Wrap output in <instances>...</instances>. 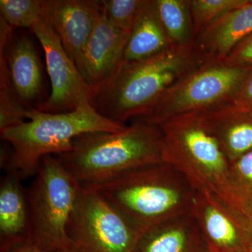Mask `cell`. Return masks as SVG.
I'll return each instance as SVG.
<instances>
[{"mask_svg": "<svg viewBox=\"0 0 252 252\" xmlns=\"http://www.w3.org/2000/svg\"><path fill=\"white\" fill-rule=\"evenodd\" d=\"M56 157L81 187L94 188L164 162L162 132L140 119L119 132L79 136L70 152Z\"/></svg>", "mask_w": 252, "mask_h": 252, "instance_id": "cell-1", "label": "cell"}, {"mask_svg": "<svg viewBox=\"0 0 252 252\" xmlns=\"http://www.w3.org/2000/svg\"><path fill=\"white\" fill-rule=\"evenodd\" d=\"M127 127L102 117L93 106L73 112L49 113L30 109L28 121L0 131L8 144L1 149V167L22 180L34 177L46 156L72 150L73 141L90 132H117Z\"/></svg>", "mask_w": 252, "mask_h": 252, "instance_id": "cell-2", "label": "cell"}, {"mask_svg": "<svg viewBox=\"0 0 252 252\" xmlns=\"http://www.w3.org/2000/svg\"><path fill=\"white\" fill-rule=\"evenodd\" d=\"M205 58L195 45L172 46L140 62L121 65L94 93L93 107L102 117L126 125L146 117L171 86Z\"/></svg>", "mask_w": 252, "mask_h": 252, "instance_id": "cell-3", "label": "cell"}, {"mask_svg": "<svg viewBox=\"0 0 252 252\" xmlns=\"http://www.w3.org/2000/svg\"><path fill=\"white\" fill-rule=\"evenodd\" d=\"M92 189L100 192L144 233L191 212L196 192L185 176L165 162L130 172Z\"/></svg>", "mask_w": 252, "mask_h": 252, "instance_id": "cell-4", "label": "cell"}, {"mask_svg": "<svg viewBox=\"0 0 252 252\" xmlns=\"http://www.w3.org/2000/svg\"><path fill=\"white\" fill-rule=\"evenodd\" d=\"M158 126L164 162L178 170L196 191L211 192L242 211L230 191V162L201 115L184 114Z\"/></svg>", "mask_w": 252, "mask_h": 252, "instance_id": "cell-5", "label": "cell"}, {"mask_svg": "<svg viewBox=\"0 0 252 252\" xmlns=\"http://www.w3.org/2000/svg\"><path fill=\"white\" fill-rule=\"evenodd\" d=\"M81 185L55 156L41 160L27 190L30 210L28 243L49 252H72L67 225Z\"/></svg>", "mask_w": 252, "mask_h": 252, "instance_id": "cell-6", "label": "cell"}, {"mask_svg": "<svg viewBox=\"0 0 252 252\" xmlns=\"http://www.w3.org/2000/svg\"><path fill=\"white\" fill-rule=\"evenodd\" d=\"M252 67L205 59L171 86L140 119L159 126L172 118L206 112L235 100Z\"/></svg>", "mask_w": 252, "mask_h": 252, "instance_id": "cell-7", "label": "cell"}, {"mask_svg": "<svg viewBox=\"0 0 252 252\" xmlns=\"http://www.w3.org/2000/svg\"><path fill=\"white\" fill-rule=\"evenodd\" d=\"M67 234L72 252H135L144 233L98 190L81 187Z\"/></svg>", "mask_w": 252, "mask_h": 252, "instance_id": "cell-8", "label": "cell"}, {"mask_svg": "<svg viewBox=\"0 0 252 252\" xmlns=\"http://www.w3.org/2000/svg\"><path fill=\"white\" fill-rule=\"evenodd\" d=\"M31 30L44 49L51 85L49 98L35 109L59 114L93 106L94 93L66 52L54 28L42 17Z\"/></svg>", "mask_w": 252, "mask_h": 252, "instance_id": "cell-9", "label": "cell"}, {"mask_svg": "<svg viewBox=\"0 0 252 252\" xmlns=\"http://www.w3.org/2000/svg\"><path fill=\"white\" fill-rule=\"evenodd\" d=\"M191 214L209 252H252L250 217L207 191L195 192Z\"/></svg>", "mask_w": 252, "mask_h": 252, "instance_id": "cell-10", "label": "cell"}, {"mask_svg": "<svg viewBox=\"0 0 252 252\" xmlns=\"http://www.w3.org/2000/svg\"><path fill=\"white\" fill-rule=\"evenodd\" d=\"M42 17L59 35L63 47L84 77L86 46L99 15L101 1L42 0Z\"/></svg>", "mask_w": 252, "mask_h": 252, "instance_id": "cell-11", "label": "cell"}, {"mask_svg": "<svg viewBox=\"0 0 252 252\" xmlns=\"http://www.w3.org/2000/svg\"><path fill=\"white\" fill-rule=\"evenodd\" d=\"M130 34L114 27L101 12L84 54V78L93 93L119 69Z\"/></svg>", "mask_w": 252, "mask_h": 252, "instance_id": "cell-12", "label": "cell"}, {"mask_svg": "<svg viewBox=\"0 0 252 252\" xmlns=\"http://www.w3.org/2000/svg\"><path fill=\"white\" fill-rule=\"evenodd\" d=\"M199 114L230 163L252 151V107L235 99Z\"/></svg>", "mask_w": 252, "mask_h": 252, "instance_id": "cell-13", "label": "cell"}, {"mask_svg": "<svg viewBox=\"0 0 252 252\" xmlns=\"http://www.w3.org/2000/svg\"><path fill=\"white\" fill-rule=\"evenodd\" d=\"M22 180L7 172L0 184V238L1 251L8 252L28 243L30 210Z\"/></svg>", "mask_w": 252, "mask_h": 252, "instance_id": "cell-14", "label": "cell"}, {"mask_svg": "<svg viewBox=\"0 0 252 252\" xmlns=\"http://www.w3.org/2000/svg\"><path fill=\"white\" fill-rule=\"evenodd\" d=\"M11 87L28 108L41 95L44 76L40 61L32 41L27 36L13 39L4 51Z\"/></svg>", "mask_w": 252, "mask_h": 252, "instance_id": "cell-15", "label": "cell"}, {"mask_svg": "<svg viewBox=\"0 0 252 252\" xmlns=\"http://www.w3.org/2000/svg\"><path fill=\"white\" fill-rule=\"evenodd\" d=\"M252 33V0L223 15L195 39L205 59L225 60L240 41Z\"/></svg>", "mask_w": 252, "mask_h": 252, "instance_id": "cell-16", "label": "cell"}, {"mask_svg": "<svg viewBox=\"0 0 252 252\" xmlns=\"http://www.w3.org/2000/svg\"><path fill=\"white\" fill-rule=\"evenodd\" d=\"M135 252H209L191 212L146 231Z\"/></svg>", "mask_w": 252, "mask_h": 252, "instance_id": "cell-17", "label": "cell"}, {"mask_svg": "<svg viewBox=\"0 0 252 252\" xmlns=\"http://www.w3.org/2000/svg\"><path fill=\"white\" fill-rule=\"evenodd\" d=\"M172 46L158 14L156 0H147L130 32L121 65L150 59Z\"/></svg>", "mask_w": 252, "mask_h": 252, "instance_id": "cell-18", "label": "cell"}, {"mask_svg": "<svg viewBox=\"0 0 252 252\" xmlns=\"http://www.w3.org/2000/svg\"><path fill=\"white\" fill-rule=\"evenodd\" d=\"M158 14L173 46L195 45L188 0H156Z\"/></svg>", "mask_w": 252, "mask_h": 252, "instance_id": "cell-19", "label": "cell"}, {"mask_svg": "<svg viewBox=\"0 0 252 252\" xmlns=\"http://www.w3.org/2000/svg\"><path fill=\"white\" fill-rule=\"evenodd\" d=\"M29 109L13 90L6 61L0 55V131L28 121Z\"/></svg>", "mask_w": 252, "mask_h": 252, "instance_id": "cell-20", "label": "cell"}, {"mask_svg": "<svg viewBox=\"0 0 252 252\" xmlns=\"http://www.w3.org/2000/svg\"><path fill=\"white\" fill-rule=\"evenodd\" d=\"M250 0H188L194 39L212 23Z\"/></svg>", "mask_w": 252, "mask_h": 252, "instance_id": "cell-21", "label": "cell"}, {"mask_svg": "<svg viewBox=\"0 0 252 252\" xmlns=\"http://www.w3.org/2000/svg\"><path fill=\"white\" fill-rule=\"evenodd\" d=\"M230 187L237 205L249 217L252 212V151L230 163Z\"/></svg>", "mask_w": 252, "mask_h": 252, "instance_id": "cell-22", "label": "cell"}, {"mask_svg": "<svg viewBox=\"0 0 252 252\" xmlns=\"http://www.w3.org/2000/svg\"><path fill=\"white\" fill-rule=\"evenodd\" d=\"M0 17L15 29H31L42 18L41 0H0Z\"/></svg>", "mask_w": 252, "mask_h": 252, "instance_id": "cell-23", "label": "cell"}, {"mask_svg": "<svg viewBox=\"0 0 252 252\" xmlns=\"http://www.w3.org/2000/svg\"><path fill=\"white\" fill-rule=\"evenodd\" d=\"M147 0H104L102 12L114 27L130 34Z\"/></svg>", "mask_w": 252, "mask_h": 252, "instance_id": "cell-24", "label": "cell"}, {"mask_svg": "<svg viewBox=\"0 0 252 252\" xmlns=\"http://www.w3.org/2000/svg\"><path fill=\"white\" fill-rule=\"evenodd\" d=\"M225 61L235 65L252 67V33L235 46Z\"/></svg>", "mask_w": 252, "mask_h": 252, "instance_id": "cell-25", "label": "cell"}, {"mask_svg": "<svg viewBox=\"0 0 252 252\" xmlns=\"http://www.w3.org/2000/svg\"><path fill=\"white\" fill-rule=\"evenodd\" d=\"M235 100L252 107V67L244 80Z\"/></svg>", "mask_w": 252, "mask_h": 252, "instance_id": "cell-26", "label": "cell"}, {"mask_svg": "<svg viewBox=\"0 0 252 252\" xmlns=\"http://www.w3.org/2000/svg\"><path fill=\"white\" fill-rule=\"evenodd\" d=\"M15 28L5 21L4 18L0 17V52L4 51L13 40V33Z\"/></svg>", "mask_w": 252, "mask_h": 252, "instance_id": "cell-27", "label": "cell"}, {"mask_svg": "<svg viewBox=\"0 0 252 252\" xmlns=\"http://www.w3.org/2000/svg\"><path fill=\"white\" fill-rule=\"evenodd\" d=\"M8 252H49L44 251L31 244L26 243Z\"/></svg>", "mask_w": 252, "mask_h": 252, "instance_id": "cell-28", "label": "cell"}, {"mask_svg": "<svg viewBox=\"0 0 252 252\" xmlns=\"http://www.w3.org/2000/svg\"><path fill=\"white\" fill-rule=\"evenodd\" d=\"M249 217H250V220H251L252 224V212L251 214H250V215H249Z\"/></svg>", "mask_w": 252, "mask_h": 252, "instance_id": "cell-29", "label": "cell"}]
</instances>
